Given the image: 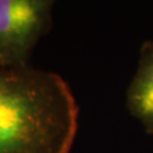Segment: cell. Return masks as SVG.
<instances>
[{
  "mask_svg": "<svg viewBox=\"0 0 153 153\" xmlns=\"http://www.w3.org/2000/svg\"><path fill=\"white\" fill-rule=\"evenodd\" d=\"M126 108L144 131L153 135V41L140 46L138 66L126 92Z\"/></svg>",
  "mask_w": 153,
  "mask_h": 153,
  "instance_id": "cell-3",
  "label": "cell"
},
{
  "mask_svg": "<svg viewBox=\"0 0 153 153\" xmlns=\"http://www.w3.org/2000/svg\"><path fill=\"white\" fill-rule=\"evenodd\" d=\"M51 0H0V66H28L33 49L51 28Z\"/></svg>",
  "mask_w": 153,
  "mask_h": 153,
  "instance_id": "cell-2",
  "label": "cell"
},
{
  "mask_svg": "<svg viewBox=\"0 0 153 153\" xmlns=\"http://www.w3.org/2000/svg\"><path fill=\"white\" fill-rule=\"evenodd\" d=\"M79 107L54 71L0 66V153H70Z\"/></svg>",
  "mask_w": 153,
  "mask_h": 153,
  "instance_id": "cell-1",
  "label": "cell"
}]
</instances>
